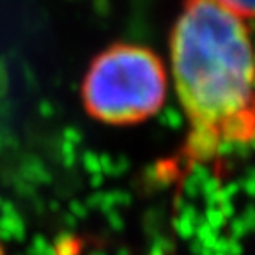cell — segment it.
<instances>
[{
	"mask_svg": "<svg viewBox=\"0 0 255 255\" xmlns=\"http://www.w3.org/2000/svg\"><path fill=\"white\" fill-rule=\"evenodd\" d=\"M172 78L204 159L255 136V52L247 18L223 0H184L170 36Z\"/></svg>",
	"mask_w": 255,
	"mask_h": 255,
	"instance_id": "obj_1",
	"label": "cell"
},
{
	"mask_svg": "<svg viewBox=\"0 0 255 255\" xmlns=\"http://www.w3.org/2000/svg\"><path fill=\"white\" fill-rule=\"evenodd\" d=\"M167 98V69L152 50L117 43L91 62L82 100L91 117L110 126H131L152 117Z\"/></svg>",
	"mask_w": 255,
	"mask_h": 255,
	"instance_id": "obj_2",
	"label": "cell"
},
{
	"mask_svg": "<svg viewBox=\"0 0 255 255\" xmlns=\"http://www.w3.org/2000/svg\"><path fill=\"white\" fill-rule=\"evenodd\" d=\"M0 255H5V252H4V248L0 247Z\"/></svg>",
	"mask_w": 255,
	"mask_h": 255,
	"instance_id": "obj_4",
	"label": "cell"
},
{
	"mask_svg": "<svg viewBox=\"0 0 255 255\" xmlns=\"http://www.w3.org/2000/svg\"><path fill=\"white\" fill-rule=\"evenodd\" d=\"M223 2L238 11L243 18L255 16V0H223Z\"/></svg>",
	"mask_w": 255,
	"mask_h": 255,
	"instance_id": "obj_3",
	"label": "cell"
}]
</instances>
